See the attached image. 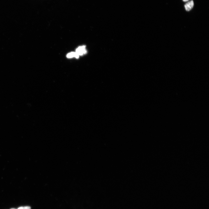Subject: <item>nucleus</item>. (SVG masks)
Here are the masks:
<instances>
[{
    "label": "nucleus",
    "mask_w": 209,
    "mask_h": 209,
    "mask_svg": "<svg viewBox=\"0 0 209 209\" xmlns=\"http://www.w3.org/2000/svg\"><path fill=\"white\" fill-rule=\"evenodd\" d=\"M85 47H86L84 46L79 47L76 50V53L79 56H82L86 54L87 51Z\"/></svg>",
    "instance_id": "f257e3e1"
},
{
    "label": "nucleus",
    "mask_w": 209,
    "mask_h": 209,
    "mask_svg": "<svg viewBox=\"0 0 209 209\" xmlns=\"http://www.w3.org/2000/svg\"><path fill=\"white\" fill-rule=\"evenodd\" d=\"M194 3L193 1H190L185 5V8L187 11H190L193 8Z\"/></svg>",
    "instance_id": "f03ea898"
},
{
    "label": "nucleus",
    "mask_w": 209,
    "mask_h": 209,
    "mask_svg": "<svg viewBox=\"0 0 209 209\" xmlns=\"http://www.w3.org/2000/svg\"><path fill=\"white\" fill-rule=\"evenodd\" d=\"M79 56L76 53V52H71L68 54L66 57L68 58H71L73 57H75L77 58H79Z\"/></svg>",
    "instance_id": "7ed1b4c3"
},
{
    "label": "nucleus",
    "mask_w": 209,
    "mask_h": 209,
    "mask_svg": "<svg viewBox=\"0 0 209 209\" xmlns=\"http://www.w3.org/2000/svg\"><path fill=\"white\" fill-rule=\"evenodd\" d=\"M31 207L29 206H25L24 207H20L18 208V209H31Z\"/></svg>",
    "instance_id": "20e7f679"
},
{
    "label": "nucleus",
    "mask_w": 209,
    "mask_h": 209,
    "mask_svg": "<svg viewBox=\"0 0 209 209\" xmlns=\"http://www.w3.org/2000/svg\"><path fill=\"white\" fill-rule=\"evenodd\" d=\"M184 2H186L188 1L189 0H183Z\"/></svg>",
    "instance_id": "39448f33"
},
{
    "label": "nucleus",
    "mask_w": 209,
    "mask_h": 209,
    "mask_svg": "<svg viewBox=\"0 0 209 209\" xmlns=\"http://www.w3.org/2000/svg\"><path fill=\"white\" fill-rule=\"evenodd\" d=\"M15 209L12 208V209Z\"/></svg>",
    "instance_id": "423d86ee"
}]
</instances>
